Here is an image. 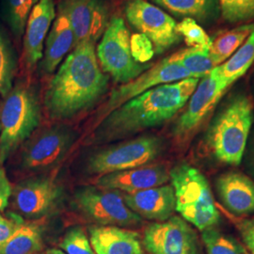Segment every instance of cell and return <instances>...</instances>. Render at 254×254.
Listing matches in <instances>:
<instances>
[{
  "label": "cell",
  "mask_w": 254,
  "mask_h": 254,
  "mask_svg": "<svg viewBox=\"0 0 254 254\" xmlns=\"http://www.w3.org/2000/svg\"><path fill=\"white\" fill-rule=\"evenodd\" d=\"M46 254H66L63 251L58 250V249H49L47 250Z\"/></svg>",
  "instance_id": "cell-37"
},
{
  "label": "cell",
  "mask_w": 254,
  "mask_h": 254,
  "mask_svg": "<svg viewBox=\"0 0 254 254\" xmlns=\"http://www.w3.org/2000/svg\"><path fill=\"white\" fill-rule=\"evenodd\" d=\"M40 119L35 91L25 84L12 88L0 109V165L31 136Z\"/></svg>",
  "instance_id": "cell-5"
},
{
  "label": "cell",
  "mask_w": 254,
  "mask_h": 254,
  "mask_svg": "<svg viewBox=\"0 0 254 254\" xmlns=\"http://www.w3.org/2000/svg\"><path fill=\"white\" fill-rule=\"evenodd\" d=\"M16 57L9 37L0 27V94L6 97L12 89Z\"/></svg>",
  "instance_id": "cell-28"
},
{
  "label": "cell",
  "mask_w": 254,
  "mask_h": 254,
  "mask_svg": "<svg viewBox=\"0 0 254 254\" xmlns=\"http://www.w3.org/2000/svg\"><path fill=\"white\" fill-rule=\"evenodd\" d=\"M229 87L217 67L200 79L173 127V136L177 141L185 142L194 135Z\"/></svg>",
  "instance_id": "cell-9"
},
{
  "label": "cell",
  "mask_w": 254,
  "mask_h": 254,
  "mask_svg": "<svg viewBox=\"0 0 254 254\" xmlns=\"http://www.w3.org/2000/svg\"><path fill=\"white\" fill-rule=\"evenodd\" d=\"M56 18L53 0H40L27 19L24 36V61L28 68H33L43 59L44 45L49 27Z\"/></svg>",
  "instance_id": "cell-18"
},
{
  "label": "cell",
  "mask_w": 254,
  "mask_h": 254,
  "mask_svg": "<svg viewBox=\"0 0 254 254\" xmlns=\"http://www.w3.org/2000/svg\"><path fill=\"white\" fill-rule=\"evenodd\" d=\"M40 0H3L2 16L12 34L21 39L27 26V19L33 7Z\"/></svg>",
  "instance_id": "cell-27"
},
{
  "label": "cell",
  "mask_w": 254,
  "mask_h": 254,
  "mask_svg": "<svg viewBox=\"0 0 254 254\" xmlns=\"http://www.w3.org/2000/svg\"><path fill=\"white\" fill-rule=\"evenodd\" d=\"M130 38L124 19L114 16L104 31L96 51L103 71L109 73L114 81L123 84L135 79L150 68L148 64H138L134 60Z\"/></svg>",
  "instance_id": "cell-6"
},
{
  "label": "cell",
  "mask_w": 254,
  "mask_h": 254,
  "mask_svg": "<svg viewBox=\"0 0 254 254\" xmlns=\"http://www.w3.org/2000/svg\"><path fill=\"white\" fill-rule=\"evenodd\" d=\"M254 121V104L245 94H238L218 112L205 136L210 153L221 163H241Z\"/></svg>",
  "instance_id": "cell-3"
},
{
  "label": "cell",
  "mask_w": 254,
  "mask_h": 254,
  "mask_svg": "<svg viewBox=\"0 0 254 254\" xmlns=\"http://www.w3.org/2000/svg\"><path fill=\"white\" fill-rule=\"evenodd\" d=\"M125 12L130 26L151 41L154 54H162L181 41L174 19L145 0L127 1Z\"/></svg>",
  "instance_id": "cell-10"
},
{
  "label": "cell",
  "mask_w": 254,
  "mask_h": 254,
  "mask_svg": "<svg viewBox=\"0 0 254 254\" xmlns=\"http://www.w3.org/2000/svg\"><path fill=\"white\" fill-rule=\"evenodd\" d=\"M0 131H1V127H0Z\"/></svg>",
  "instance_id": "cell-40"
},
{
  "label": "cell",
  "mask_w": 254,
  "mask_h": 254,
  "mask_svg": "<svg viewBox=\"0 0 254 254\" xmlns=\"http://www.w3.org/2000/svg\"><path fill=\"white\" fill-rule=\"evenodd\" d=\"M41 254V253H39V254Z\"/></svg>",
  "instance_id": "cell-39"
},
{
  "label": "cell",
  "mask_w": 254,
  "mask_h": 254,
  "mask_svg": "<svg viewBox=\"0 0 254 254\" xmlns=\"http://www.w3.org/2000/svg\"><path fill=\"white\" fill-rule=\"evenodd\" d=\"M60 8L70 20L73 47L86 40L95 43L108 27V9L99 0H64Z\"/></svg>",
  "instance_id": "cell-15"
},
{
  "label": "cell",
  "mask_w": 254,
  "mask_h": 254,
  "mask_svg": "<svg viewBox=\"0 0 254 254\" xmlns=\"http://www.w3.org/2000/svg\"><path fill=\"white\" fill-rule=\"evenodd\" d=\"M202 241L207 254H248L244 247L234 237L225 235L215 228L202 232Z\"/></svg>",
  "instance_id": "cell-29"
},
{
  "label": "cell",
  "mask_w": 254,
  "mask_h": 254,
  "mask_svg": "<svg viewBox=\"0 0 254 254\" xmlns=\"http://www.w3.org/2000/svg\"><path fill=\"white\" fill-rule=\"evenodd\" d=\"M199 81V78L189 77L164 84L128 101L101 121L95 128L93 140H119L163 125L187 105Z\"/></svg>",
  "instance_id": "cell-2"
},
{
  "label": "cell",
  "mask_w": 254,
  "mask_h": 254,
  "mask_svg": "<svg viewBox=\"0 0 254 254\" xmlns=\"http://www.w3.org/2000/svg\"><path fill=\"white\" fill-rule=\"evenodd\" d=\"M12 189L5 171L0 168V212L6 208L11 197Z\"/></svg>",
  "instance_id": "cell-36"
},
{
  "label": "cell",
  "mask_w": 254,
  "mask_h": 254,
  "mask_svg": "<svg viewBox=\"0 0 254 254\" xmlns=\"http://www.w3.org/2000/svg\"><path fill=\"white\" fill-rule=\"evenodd\" d=\"M154 4L176 17L191 18L209 26L220 14L218 0H153Z\"/></svg>",
  "instance_id": "cell-22"
},
{
  "label": "cell",
  "mask_w": 254,
  "mask_h": 254,
  "mask_svg": "<svg viewBox=\"0 0 254 254\" xmlns=\"http://www.w3.org/2000/svg\"><path fill=\"white\" fill-rule=\"evenodd\" d=\"M253 164H254V149H253Z\"/></svg>",
  "instance_id": "cell-38"
},
{
  "label": "cell",
  "mask_w": 254,
  "mask_h": 254,
  "mask_svg": "<svg viewBox=\"0 0 254 254\" xmlns=\"http://www.w3.org/2000/svg\"><path fill=\"white\" fill-rule=\"evenodd\" d=\"M238 228L247 248L254 254V218L242 221Z\"/></svg>",
  "instance_id": "cell-35"
},
{
  "label": "cell",
  "mask_w": 254,
  "mask_h": 254,
  "mask_svg": "<svg viewBox=\"0 0 254 254\" xmlns=\"http://www.w3.org/2000/svg\"><path fill=\"white\" fill-rule=\"evenodd\" d=\"M60 246L66 254H96L86 233L79 226L71 228Z\"/></svg>",
  "instance_id": "cell-32"
},
{
  "label": "cell",
  "mask_w": 254,
  "mask_h": 254,
  "mask_svg": "<svg viewBox=\"0 0 254 254\" xmlns=\"http://www.w3.org/2000/svg\"><path fill=\"white\" fill-rule=\"evenodd\" d=\"M169 59L183 66L191 77L202 78L213 69L218 67L209 50L200 47H189L175 54L169 56Z\"/></svg>",
  "instance_id": "cell-25"
},
{
  "label": "cell",
  "mask_w": 254,
  "mask_h": 254,
  "mask_svg": "<svg viewBox=\"0 0 254 254\" xmlns=\"http://www.w3.org/2000/svg\"><path fill=\"white\" fill-rule=\"evenodd\" d=\"M75 139L73 130L64 126L48 127L29 137L22 154V166L27 171L52 169L69 152Z\"/></svg>",
  "instance_id": "cell-12"
},
{
  "label": "cell",
  "mask_w": 254,
  "mask_h": 254,
  "mask_svg": "<svg viewBox=\"0 0 254 254\" xmlns=\"http://www.w3.org/2000/svg\"><path fill=\"white\" fill-rule=\"evenodd\" d=\"M176 30L190 47H200L210 50L212 40L204 29L193 19L184 18L176 25Z\"/></svg>",
  "instance_id": "cell-31"
},
{
  "label": "cell",
  "mask_w": 254,
  "mask_h": 254,
  "mask_svg": "<svg viewBox=\"0 0 254 254\" xmlns=\"http://www.w3.org/2000/svg\"><path fill=\"white\" fill-rule=\"evenodd\" d=\"M123 197L127 206L140 218L157 222L172 218L176 211V199L172 185L126 193Z\"/></svg>",
  "instance_id": "cell-17"
},
{
  "label": "cell",
  "mask_w": 254,
  "mask_h": 254,
  "mask_svg": "<svg viewBox=\"0 0 254 254\" xmlns=\"http://www.w3.org/2000/svg\"><path fill=\"white\" fill-rule=\"evenodd\" d=\"M143 246L150 254H198V237L190 224L173 216L146 227Z\"/></svg>",
  "instance_id": "cell-13"
},
{
  "label": "cell",
  "mask_w": 254,
  "mask_h": 254,
  "mask_svg": "<svg viewBox=\"0 0 254 254\" xmlns=\"http://www.w3.org/2000/svg\"><path fill=\"white\" fill-rule=\"evenodd\" d=\"M74 36L70 20L64 9L59 8L58 16L47 36L46 50L41 68L46 73L54 72L64 57L73 48Z\"/></svg>",
  "instance_id": "cell-21"
},
{
  "label": "cell",
  "mask_w": 254,
  "mask_h": 254,
  "mask_svg": "<svg viewBox=\"0 0 254 254\" xmlns=\"http://www.w3.org/2000/svg\"><path fill=\"white\" fill-rule=\"evenodd\" d=\"M254 30V25H244L227 31L212 41L209 52L217 65L225 63L245 43Z\"/></svg>",
  "instance_id": "cell-26"
},
{
  "label": "cell",
  "mask_w": 254,
  "mask_h": 254,
  "mask_svg": "<svg viewBox=\"0 0 254 254\" xmlns=\"http://www.w3.org/2000/svg\"><path fill=\"white\" fill-rule=\"evenodd\" d=\"M162 146V140L155 136H139L109 146L89 158L88 172L105 175L144 166L159 155Z\"/></svg>",
  "instance_id": "cell-7"
},
{
  "label": "cell",
  "mask_w": 254,
  "mask_h": 254,
  "mask_svg": "<svg viewBox=\"0 0 254 254\" xmlns=\"http://www.w3.org/2000/svg\"><path fill=\"white\" fill-rule=\"evenodd\" d=\"M90 242L96 254H144L138 233L118 226L91 227Z\"/></svg>",
  "instance_id": "cell-20"
},
{
  "label": "cell",
  "mask_w": 254,
  "mask_h": 254,
  "mask_svg": "<svg viewBox=\"0 0 254 254\" xmlns=\"http://www.w3.org/2000/svg\"><path fill=\"white\" fill-rule=\"evenodd\" d=\"M176 211L187 222L203 232L220 220L208 181L200 171L188 163L176 165L170 172Z\"/></svg>",
  "instance_id": "cell-4"
},
{
  "label": "cell",
  "mask_w": 254,
  "mask_h": 254,
  "mask_svg": "<svg viewBox=\"0 0 254 254\" xmlns=\"http://www.w3.org/2000/svg\"><path fill=\"white\" fill-rule=\"evenodd\" d=\"M109 76L101 70L95 43L73 47L46 88L44 105L54 120L73 118L93 107L107 93Z\"/></svg>",
  "instance_id": "cell-1"
},
{
  "label": "cell",
  "mask_w": 254,
  "mask_h": 254,
  "mask_svg": "<svg viewBox=\"0 0 254 254\" xmlns=\"http://www.w3.org/2000/svg\"><path fill=\"white\" fill-rule=\"evenodd\" d=\"M170 180V172L164 165H144L138 168L108 173L97 179V187L134 193L164 186Z\"/></svg>",
  "instance_id": "cell-16"
},
{
  "label": "cell",
  "mask_w": 254,
  "mask_h": 254,
  "mask_svg": "<svg viewBox=\"0 0 254 254\" xmlns=\"http://www.w3.org/2000/svg\"><path fill=\"white\" fill-rule=\"evenodd\" d=\"M42 248L41 227L34 223L23 224L7 242L0 246V254H37Z\"/></svg>",
  "instance_id": "cell-23"
},
{
  "label": "cell",
  "mask_w": 254,
  "mask_h": 254,
  "mask_svg": "<svg viewBox=\"0 0 254 254\" xmlns=\"http://www.w3.org/2000/svg\"><path fill=\"white\" fill-rule=\"evenodd\" d=\"M220 14L235 24L254 19V0H218Z\"/></svg>",
  "instance_id": "cell-30"
},
{
  "label": "cell",
  "mask_w": 254,
  "mask_h": 254,
  "mask_svg": "<svg viewBox=\"0 0 254 254\" xmlns=\"http://www.w3.org/2000/svg\"><path fill=\"white\" fill-rule=\"evenodd\" d=\"M23 224L19 216L11 214L4 217L0 214V246L7 242Z\"/></svg>",
  "instance_id": "cell-34"
},
{
  "label": "cell",
  "mask_w": 254,
  "mask_h": 254,
  "mask_svg": "<svg viewBox=\"0 0 254 254\" xmlns=\"http://www.w3.org/2000/svg\"><path fill=\"white\" fill-rule=\"evenodd\" d=\"M189 77H191L190 73L180 64L172 62L169 57H167L160 63L147 69L145 72L135 79L123 84L113 90L109 95V99L97 114V125L111 111L118 109L125 103L140 95L141 93L157 86L180 81Z\"/></svg>",
  "instance_id": "cell-11"
},
{
  "label": "cell",
  "mask_w": 254,
  "mask_h": 254,
  "mask_svg": "<svg viewBox=\"0 0 254 254\" xmlns=\"http://www.w3.org/2000/svg\"><path fill=\"white\" fill-rule=\"evenodd\" d=\"M131 53L136 63L145 64L154 56V46L143 34L137 33L130 38Z\"/></svg>",
  "instance_id": "cell-33"
},
{
  "label": "cell",
  "mask_w": 254,
  "mask_h": 254,
  "mask_svg": "<svg viewBox=\"0 0 254 254\" xmlns=\"http://www.w3.org/2000/svg\"><path fill=\"white\" fill-rule=\"evenodd\" d=\"M11 196L13 205L20 215L39 218L57 209L62 200L63 190L52 178L36 177L17 184Z\"/></svg>",
  "instance_id": "cell-14"
},
{
  "label": "cell",
  "mask_w": 254,
  "mask_h": 254,
  "mask_svg": "<svg viewBox=\"0 0 254 254\" xmlns=\"http://www.w3.org/2000/svg\"><path fill=\"white\" fill-rule=\"evenodd\" d=\"M254 62V30L245 43L225 63L217 67L220 75L231 86L250 69Z\"/></svg>",
  "instance_id": "cell-24"
},
{
  "label": "cell",
  "mask_w": 254,
  "mask_h": 254,
  "mask_svg": "<svg viewBox=\"0 0 254 254\" xmlns=\"http://www.w3.org/2000/svg\"><path fill=\"white\" fill-rule=\"evenodd\" d=\"M217 190L224 206L236 216L254 213V182L238 172H228L217 180Z\"/></svg>",
  "instance_id": "cell-19"
},
{
  "label": "cell",
  "mask_w": 254,
  "mask_h": 254,
  "mask_svg": "<svg viewBox=\"0 0 254 254\" xmlns=\"http://www.w3.org/2000/svg\"><path fill=\"white\" fill-rule=\"evenodd\" d=\"M74 203L85 217L101 226L132 227L142 223L141 218L129 208L116 191L84 187L75 192Z\"/></svg>",
  "instance_id": "cell-8"
}]
</instances>
